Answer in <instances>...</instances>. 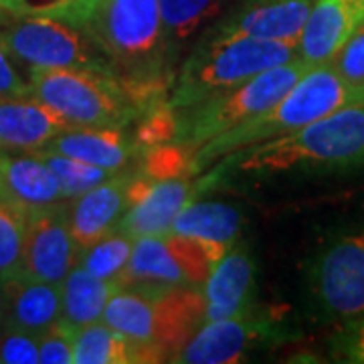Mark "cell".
Wrapping results in <instances>:
<instances>
[{"mask_svg":"<svg viewBox=\"0 0 364 364\" xmlns=\"http://www.w3.org/2000/svg\"><path fill=\"white\" fill-rule=\"evenodd\" d=\"M73 328L65 322L53 324L39 336V363L43 364H71L73 363Z\"/></svg>","mask_w":364,"mask_h":364,"instance_id":"cell-34","label":"cell"},{"mask_svg":"<svg viewBox=\"0 0 364 364\" xmlns=\"http://www.w3.org/2000/svg\"><path fill=\"white\" fill-rule=\"evenodd\" d=\"M0 363H39V338L26 332H18V330H2L0 332Z\"/></svg>","mask_w":364,"mask_h":364,"instance_id":"cell-35","label":"cell"},{"mask_svg":"<svg viewBox=\"0 0 364 364\" xmlns=\"http://www.w3.org/2000/svg\"><path fill=\"white\" fill-rule=\"evenodd\" d=\"M340 354L348 360V363L364 364V318L358 320L356 324H352L346 334L340 338Z\"/></svg>","mask_w":364,"mask_h":364,"instance_id":"cell-37","label":"cell"},{"mask_svg":"<svg viewBox=\"0 0 364 364\" xmlns=\"http://www.w3.org/2000/svg\"><path fill=\"white\" fill-rule=\"evenodd\" d=\"M119 81L172 77L160 0H100L85 26Z\"/></svg>","mask_w":364,"mask_h":364,"instance_id":"cell-4","label":"cell"},{"mask_svg":"<svg viewBox=\"0 0 364 364\" xmlns=\"http://www.w3.org/2000/svg\"><path fill=\"white\" fill-rule=\"evenodd\" d=\"M31 95L28 83L23 81L13 65V57L6 51V45L0 33V97H26Z\"/></svg>","mask_w":364,"mask_h":364,"instance_id":"cell-36","label":"cell"},{"mask_svg":"<svg viewBox=\"0 0 364 364\" xmlns=\"http://www.w3.org/2000/svg\"><path fill=\"white\" fill-rule=\"evenodd\" d=\"M0 14H2V11H0Z\"/></svg>","mask_w":364,"mask_h":364,"instance_id":"cell-40","label":"cell"},{"mask_svg":"<svg viewBox=\"0 0 364 364\" xmlns=\"http://www.w3.org/2000/svg\"><path fill=\"white\" fill-rule=\"evenodd\" d=\"M2 154H4V152H2V150H0V158H2Z\"/></svg>","mask_w":364,"mask_h":364,"instance_id":"cell-39","label":"cell"},{"mask_svg":"<svg viewBox=\"0 0 364 364\" xmlns=\"http://www.w3.org/2000/svg\"><path fill=\"white\" fill-rule=\"evenodd\" d=\"M100 0H0V11L13 16H45L85 28Z\"/></svg>","mask_w":364,"mask_h":364,"instance_id":"cell-30","label":"cell"},{"mask_svg":"<svg viewBox=\"0 0 364 364\" xmlns=\"http://www.w3.org/2000/svg\"><path fill=\"white\" fill-rule=\"evenodd\" d=\"M134 239L124 233L122 229H116L91 247L79 253V265L90 272L95 277L102 279H116L126 269L130 261Z\"/></svg>","mask_w":364,"mask_h":364,"instance_id":"cell-27","label":"cell"},{"mask_svg":"<svg viewBox=\"0 0 364 364\" xmlns=\"http://www.w3.org/2000/svg\"><path fill=\"white\" fill-rule=\"evenodd\" d=\"M31 95L75 128H126L140 112L112 71L28 69Z\"/></svg>","mask_w":364,"mask_h":364,"instance_id":"cell-5","label":"cell"},{"mask_svg":"<svg viewBox=\"0 0 364 364\" xmlns=\"http://www.w3.org/2000/svg\"><path fill=\"white\" fill-rule=\"evenodd\" d=\"M261 336L259 322L251 312L233 318L205 322L193 334L174 363L184 364H233L243 358L253 340Z\"/></svg>","mask_w":364,"mask_h":364,"instance_id":"cell-16","label":"cell"},{"mask_svg":"<svg viewBox=\"0 0 364 364\" xmlns=\"http://www.w3.org/2000/svg\"><path fill=\"white\" fill-rule=\"evenodd\" d=\"M26 213L0 200V284L23 275Z\"/></svg>","mask_w":364,"mask_h":364,"instance_id":"cell-28","label":"cell"},{"mask_svg":"<svg viewBox=\"0 0 364 364\" xmlns=\"http://www.w3.org/2000/svg\"><path fill=\"white\" fill-rule=\"evenodd\" d=\"M310 284L326 314L334 318L364 316V227L336 235L320 249Z\"/></svg>","mask_w":364,"mask_h":364,"instance_id":"cell-8","label":"cell"},{"mask_svg":"<svg viewBox=\"0 0 364 364\" xmlns=\"http://www.w3.org/2000/svg\"><path fill=\"white\" fill-rule=\"evenodd\" d=\"M43 150L75 158L85 164L109 172H122L132 164L138 148L124 128H75L69 126L57 134ZM140 154V152H138Z\"/></svg>","mask_w":364,"mask_h":364,"instance_id":"cell-21","label":"cell"},{"mask_svg":"<svg viewBox=\"0 0 364 364\" xmlns=\"http://www.w3.org/2000/svg\"><path fill=\"white\" fill-rule=\"evenodd\" d=\"M298 57V47L245 35H210L184 61L170 105L178 112L235 90L265 69Z\"/></svg>","mask_w":364,"mask_h":364,"instance_id":"cell-3","label":"cell"},{"mask_svg":"<svg viewBox=\"0 0 364 364\" xmlns=\"http://www.w3.org/2000/svg\"><path fill=\"white\" fill-rule=\"evenodd\" d=\"M6 51L28 69L85 67L114 71L109 57L87 28L57 18L23 16L2 31Z\"/></svg>","mask_w":364,"mask_h":364,"instance_id":"cell-7","label":"cell"},{"mask_svg":"<svg viewBox=\"0 0 364 364\" xmlns=\"http://www.w3.org/2000/svg\"><path fill=\"white\" fill-rule=\"evenodd\" d=\"M117 289L116 279H102L81 265H73L61 282V322L71 328L100 322L107 301Z\"/></svg>","mask_w":364,"mask_h":364,"instance_id":"cell-23","label":"cell"},{"mask_svg":"<svg viewBox=\"0 0 364 364\" xmlns=\"http://www.w3.org/2000/svg\"><path fill=\"white\" fill-rule=\"evenodd\" d=\"M207 299L196 286H172L154 296V344L164 360L178 356L182 346L205 324Z\"/></svg>","mask_w":364,"mask_h":364,"instance_id":"cell-14","label":"cell"},{"mask_svg":"<svg viewBox=\"0 0 364 364\" xmlns=\"http://www.w3.org/2000/svg\"><path fill=\"white\" fill-rule=\"evenodd\" d=\"M364 166V105H352L296 132L255 144L239 168L249 172L348 170Z\"/></svg>","mask_w":364,"mask_h":364,"instance_id":"cell-2","label":"cell"},{"mask_svg":"<svg viewBox=\"0 0 364 364\" xmlns=\"http://www.w3.org/2000/svg\"><path fill=\"white\" fill-rule=\"evenodd\" d=\"M0 200H6L21 210L35 213L51 208L65 200L61 184L45 160L31 156L0 158Z\"/></svg>","mask_w":364,"mask_h":364,"instance_id":"cell-17","label":"cell"},{"mask_svg":"<svg viewBox=\"0 0 364 364\" xmlns=\"http://www.w3.org/2000/svg\"><path fill=\"white\" fill-rule=\"evenodd\" d=\"M360 23L364 0H316L299 35L298 57L312 67L330 63Z\"/></svg>","mask_w":364,"mask_h":364,"instance_id":"cell-13","label":"cell"},{"mask_svg":"<svg viewBox=\"0 0 364 364\" xmlns=\"http://www.w3.org/2000/svg\"><path fill=\"white\" fill-rule=\"evenodd\" d=\"M79 249L69 231L65 203L26 215L23 275L61 286L77 261Z\"/></svg>","mask_w":364,"mask_h":364,"instance_id":"cell-9","label":"cell"},{"mask_svg":"<svg viewBox=\"0 0 364 364\" xmlns=\"http://www.w3.org/2000/svg\"><path fill=\"white\" fill-rule=\"evenodd\" d=\"M33 154L39 156L41 160H45L47 166L53 170V174L57 176V181L61 184L65 200L87 193L91 188H95L97 184H102L107 178H112L114 174H117V172L97 168V166L85 164L81 160L63 156V154H57V152H49V150H39V152H33Z\"/></svg>","mask_w":364,"mask_h":364,"instance_id":"cell-31","label":"cell"},{"mask_svg":"<svg viewBox=\"0 0 364 364\" xmlns=\"http://www.w3.org/2000/svg\"><path fill=\"white\" fill-rule=\"evenodd\" d=\"M196 150L198 146L181 140L154 146L142 152V174L154 181L191 178L196 172Z\"/></svg>","mask_w":364,"mask_h":364,"instance_id":"cell-29","label":"cell"},{"mask_svg":"<svg viewBox=\"0 0 364 364\" xmlns=\"http://www.w3.org/2000/svg\"><path fill=\"white\" fill-rule=\"evenodd\" d=\"M138 126L134 130V146L142 154L146 150L160 146V144L176 142L178 140V112L170 105V102H160L146 109L138 117Z\"/></svg>","mask_w":364,"mask_h":364,"instance_id":"cell-32","label":"cell"},{"mask_svg":"<svg viewBox=\"0 0 364 364\" xmlns=\"http://www.w3.org/2000/svg\"><path fill=\"white\" fill-rule=\"evenodd\" d=\"M330 65L346 83L364 87V23L356 26V31L334 55Z\"/></svg>","mask_w":364,"mask_h":364,"instance_id":"cell-33","label":"cell"},{"mask_svg":"<svg viewBox=\"0 0 364 364\" xmlns=\"http://www.w3.org/2000/svg\"><path fill=\"white\" fill-rule=\"evenodd\" d=\"M65 128V119L33 95L0 97V150L39 152Z\"/></svg>","mask_w":364,"mask_h":364,"instance_id":"cell-19","label":"cell"},{"mask_svg":"<svg viewBox=\"0 0 364 364\" xmlns=\"http://www.w3.org/2000/svg\"><path fill=\"white\" fill-rule=\"evenodd\" d=\"M61 320V286L18 275L4 284V330L39 338Z\"/></svg>","mask_w":364,"mask_h":364,"instance_id":"cell-20","label":"cell"},{"mask_svg":"<svg viewBox=\"0 0 364 364\" xmlns=\"http://www.w3.org/2000/svg\"><path fill=\"white\" fill-rule=\"evenodd\" d=\"M195 196L188 178L154 181L146 174H132L126 188V215L117 225L132 239L168 235L181 208Z\"/></svg>","mask_w":364,"mask_h":364,"instance_id":"cell-10","label":"cell"},{"mask_svg":"<svg viewBox=\"0 0 364 364\" xmlns=\"http://www.w3.org/2000/svg\"><path fill=\"white\" fill-rule=\"evenodd\" d=\"M314 0H239L213 35H245L298 47Z\"/></svg>","mask_w":364,"mask_h":364,"instance_id":"cell-11","label":"cell"},{"mask_svg":"<svg viewBox=\"0 0 364 364\" xmlns=\"http://www.w3.org/2000/svg\"><path fill=\"white\" fill-rule=\"evenodd\" d=\"M154 296L138 287H119L102 316L104 324L130 342L134 363H164L154 344Z\"/></svg>","mask_w":364,"mask_h":364,"instance_id":"cell-18","label":"cell"},{"mask_svg":"<svg viewBox=\"0 0 364 364\" xmlns=\"http://www.w3.org/2000/svg\"><path fill=\"white\" fill-rule=\"evenodd\" d=\"M352 105H364V87L346 83L330 63L312 67L269 109L203 144L196 150V172L239 148L279 138Z\"/></svg>","mask_w":364,"mask_h":364,"instance_id":"cell-1","label":"cell"},{"mask_svg":"<svg viewBox=\"0 0 364 364\" xmlns=\"http://www.w3.org/2000/svg\"><path fill=\"white\" fill-rule=\"evenodd\" d=\"M73 364H130L132 344L104 322L73 328Z\"/></svg>","mask_w":364,"mask_h":364,"instance_id":"cell-26","label":"cell"},{"mask_svg":"<svg viewBox=\"0 0 364 364\" xmlns=\"http://www.w3.org/2000/svg\"><path fill=\"white\" fill-rule=\"evenodd\" d=\"M308 69H312V65L296 57L287 63L261 71L235 90L225 91L193 107L178 109V140L200 148L217 134L259 116L277 104Z\"/></svg>","mask_w":364,"mask_h":364,"instance_id":"cell-6","label":"cell"},{"mask_svg":"<svg viewBox=\"0 0 364 364\" xmlns=\"http://www.w3.org/2000/svg\"><path fill=\"white\" fill-rule=\"evenodd\" d=\"M132 174L122 170L87 193L69 198L67 221L79 253L116 231L126 213V188Z\"/></svg>","mask_w":364,"mask_h":364,"instance_id":"cell-12","label":"cell"},{"mask_svg":"<svg viewBox=\"0 0 364 364\" xmlns=\"http://www.w3.org/2000/svg\"><path fill=\"white\" fill-rule=\"evenodd\" d=\"M4 330V284H0V332Z\"/></svg>","mask_w":364,"mask_h":364,"instance_id":"cell-38","label":"cell"},{"mask_svg":"<svg viewBox=\"0 0 364 364\" xmlns=\"http://www.w3.org/2000/svg\"><path fill=\"white\" fill-rule=\"evenodd\" d=\"M117 286L158 294L172 286H191V279L168 235H150L134 239L130 261L117 277Z\"/></svg>","mask_w":364,"mask_h":364,"instance_id":"cell-15","label":"cell"},{"mask_svg":"<svg viewBox=\"0 0 364 364\" xmlns=\"http://www.w3.org/2000/svg\"><path fill=\"white\" fill-rule=\"evenodd\" d=\"M237 0H160V13L168 47H178L203 26L217 21Z\"/></svg>","mask_w":364,"mask_h":364,"instance_id":"cell-25","label":"cell"},{"mask_svg":"<svg viewBox=\"0 0 364 364\" xmlns=\"http://www.w3.org/2000/svg\"><path fill=\"white\" fill-rule=\"evenodd\" d=\"M253 284V259L243 245L229 249L205 282V322L251 312L249 291Z\"/></svg>","mask_w":364,"mask_h":364,"instance_id":"cell-22","label":"cell"},{"mask_svg":"<svg viewBox=\"0 0 364 364\" xmlns=\"http://www.w3.org/2000/svg\"><path fill=\"white\" fill-rule=\"evenodd\" d=\"M170 233L233 245L241 233V215L235 207L223 203H186L172 223Z\"/></svg>","mask_w":364,"mask_h":364,"instance_id":"cell-24","label":"cell"}]
</instances>
